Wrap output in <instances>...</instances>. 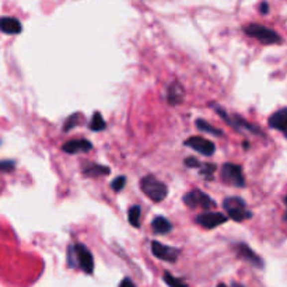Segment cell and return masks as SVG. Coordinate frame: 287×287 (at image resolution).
<instances>
[{
    "label": "cell",
    "mask_w": 287,
    "mask_h": 287,
    "mask_svg": "<svg viewBox=\"0 0 287 287\" xmlns=\"http://www.w3.org/2000/svg\"><path fill=\"white\" fill-rule=\"evenodd\" d=\"M140 189H142V192L146 196L149 197L150 200H153V202H156V203L163 202L167 197V195H168V188H167L166 184L159 181L157 178H154L151 175H147V177L142 178Z\"/></svg>",
    "instance_id": "6da1fadb"
},
{
    "label": "cell",
    "mask_w": 287,
    "mask_h": 287,
    "mask_svg": "<svg viewBox=\"0 0 287 287\" xmlns=\"http://www.w3.org/2000/svg\"><path fill=\"white\" fill-rule=\"evenodd\" d=\"M244 31L247 35L257 38L259 42H262L265 45H273V44L283 42L282 37L276 31H273L272 28H268L265 25H261V24H250L244 28Z\"/></svg>",
    "instance_id": "7a4b0ae2"
},
{
    "label": "cell",
    "mask_w": 287,
    "mask_h": 287,
    "mask_svg": "<svg viewBox=\"0 0 287 287\" xmlns=\"http://www.w3.org/2000/svg\"><path fill=\"white\" fill-rule=\"evenodd\" d=\"M223 207L227 212V214L235 221L241 223L245 219H250L251 212L247 209V203L242 197L230 196L224 199Z\"/></svg>",
    "instance_id": "3957f363"
},
{
    "label": "cell",
    "mask_w": 287,
    "mask_h": 287,
    "mask_svg": "<svg viewBox=\"0 0 287 287\" xmlns=\"http://www.w3.org/2000/svg\"><path fill=\"white\" fill-rule=\"evenodd\" d=\"M221 180L230 185L238 187V188L245 187V178L242 174V168L238 164L226 163L221 167Z\"/></svg>",
    "instance_id": "277c9868"
},
{
    "label": "cell",
    "mask_w": 287,
    "mask_h": 287,
    "mask_svg": "<svg viewBox=\"0 0 287 287\" xmlns=\"http://www.w3.org/2000/svg\"><path fill=\"white\" fill-rule=\"evenodd\" d=\"M76 255H77V265L84 273L90 275L94 271V258L90 250L83 244H76Z\"/></svg>",
    "instance_id": "5b68a950"
},
{
    "label": "cell",
    "mask_w": 287,
    "mask_h": 287,
    "mask_svg": "<svg viewBox=\"0 0 287 287\" xmlns=\"http://www.w3.org/2000/svg\"><path fill=\"white\" fill-rule=\"evenodd\" d=\"M185 146L187 147H191V149H193L197 153H200V154H203L206 157H210L214 154V150H216V146L213 142L210 140H207V139H204V137L200 136H192L189 137L185 140Z\"/></svg>",
    "instance_id": "8992f818"
},
{
    "label": "cell",
    "mask_w": 287,
    "mask_h": 287,
    "mask_svg": "<svg viewBox=\"0 0 287 287\" xmlns=\"http://www.w3.org/2000/svg\"><path fill=\"white\" fill-rule=\"evenodd\" d=\"M151 252L156 258L167 261V262H175L177 258H178V254H180V251L177 248L167 247V245H163V244H160L157 241L151 242Z\"/></svg>",
    "instance_id": "52a82bcc"
},
{
    "label": "cell",
    "mask_w": 287,
    "mask_h": 287,
    "mask_svg": "<svg viewBox=\"0 0 287 287\" xmlns=\"http://www.w3.org/2000/svg\"><path fill=\"white\" fill-rule=\"evenodd\" d=\"M227 221V216H224L223 213L217 212H207L202 213L196 217V223L200 224L204 228H214L219 227L221 224H224Z\"/></svg>",
    "instance_id": "ba28073f"
},
{
    "label": "cell",
    "mask_w": 287,
    "mask_h": 287,
    "mask_svg": "<svg viewBox=\"0 0 287 287\" xmlns=\"http://www.w3.org/2000/svg\"><path fill=\"white\" fill-rule=\"evenodd\" d=\"M235 252H237V255L241 258V259H244L245 262H248V264H251L252 266L258 268V269H262L265 266L262 258L257 255L247 244H238V245L235 247Z\"/></svg>",
    "instance_id": "9c48e42d"
},
{
    "label": "cell",
    "mask_w": 287,
    "mask_h": 287,
    "mask_svg": "<svg viewBox=\"0 0 287 287\" xmlns=\"http://www.w3.org/2000/svg\"><path fill=\"white\" fill-rule=\"evenodd\" d=\"M93 149V144L90 140L86 139H76V140H69L63 144L62 150L66 151L68 154H76V153H86Z\"/></svg>",
    "instance_id": "30bf717a"
},
{
    "label": "cell",
    "mask_w": 287,
    "mask_h": 287,
    "mask_svg": "<svg viewBox=\"0 0 287 287\" xmlns=\"http://www.w3.org/2000/svg\"><path fill=\"white\" fill-rule=\"evenodd\" d=\"M268 122H269L271 128L283 132V135L287 137V108H282L279 111L272 113Z\"/></svg>",
    "instance_id": "8fae6325"
},
{
    "label": "cell",
    "mask_w": 287,
    "mask_h": 287,
    "mask_svg": "<svg viewBox=\"0 0 287 287\" xmlns=\"http://www.w3.org/2000/svg\"><path fill=\"white\" fill-rule=\"evenodd\" d=\"M23 30L21 23L14 17H0V31L8 35H17Z\"/></svg>",
    "instance_id": "7c38bea8"
},
{
    "label": "cell",
    "mask_w": 287,
    "mask_h": 287,
    "mask_svg": "<svg viewBox=\"0 0 287 287\" xmlns=\"http://www.w3.org/2000/svg\"><path fill=\"white\" fill-rule=\"evenodd\" d=\"M185 97V91L182 89V86L178 82H174L173 84H170L168 91H167V101L170 105H178L184 101Z\"/></svg>",
    "instance_id": "4fadbf2b"
},
{
    "label": "cell",
    "mask_w": 287,
    "mask_h": 287,
    "mask_svg": "<svg viewBox=\"0 0 287 287\" xmlns=\"http://www.w3.org/2000/svg\"><path fill=\"white\" fill-rule=\"evenodd\" d=\"M151 230H153L156 234H168V233L173 230V224H171V221L166 219L164 216H157V217H154L153 221H151Z\"/></svg>",
    "instance_id": "5bb4252c"
},
{
    "label": "cell",
    "mask_w": 287,
    "mask_h": 287,
    "mask_svg": "<svg viewBox=\"0 0 287 287\" xmlns=\"http://www.w3.org/2000/svg\"><path fill=\"white\" fill-rule=\"evenodd\" d=\"M83 173L87 177L91 178H97V177H102V175H109L111 170L105 166H101V164H96V163H89V164H84Z\"/></svg>",
    "instance_id": "9a60e30c"
},
{
    "label": "cell",
    "mask_w": 287,
    "mask_h": 287,
    "mask_svg": "<svg viewBox=\"0 0 287 287\" xmlns=\"http://www.w3.org/2000/svg\"><path fill=\"white\" fill-rule=\"evenodd\" d=\"M196 128L200 132H207V133H212L214 136H223V132L220 129L214 128L213 125H209L207 122L203 119H196Z\"/></svg>",
    "instance_id": "2e32d148"
},
{
    "label": "cell",
    "mask_w": 287,
    "mask_h": 287,
    "mask_svg": "<svg viewBox=\"0 0 287 287\" xmlns=\"http://www.w3.org/2000/svg\"><path fill=\"white\" fill-rule=\"evenodd\" d=\"M196 193H197V206H200L203 210H209V209H212L213 206H214V202H213V199L209 195H206L204 192H200V191H197L196 189Z\"/></svg>",
    "instance_id": "e0dca14e"
},
{
    "label": "cell",
    "mask_w": 287,
    "mask_h": 287,
    "mask_svg": "<svg viewBox=\"0 0 287 287\" xmlns=\"http://www.w3.org/2000/svg\"><path fill=\"white\" fill-rule=\"evenodd\" d=\"M106 126L105 121H104V118H102V115L97 111V112H94L93 115V118H91L90 122V129L91 130H94V132H99V130H104Z\"/></svg>",
    "instance_id": "ac0fdd59"
},
{
    "label": "cell",
    "mask_w": 287,
    "mask_h": 287,
    "mask_svg": "<svg viewBox=\"0 0 287 287\" xmlns=\"http://www.w3.org/2000/svg\"><path fill=\"white\" fill-rule=\"evenodd\" d=\"M128 220L129 223H130V226L133 227L140 226V206L135 204V206H132V207L129 209Z\"/></svg>",
    "instance_id": "d6986e66"
},
{
    "label": "cell",
    "mask_w": 287,
    "mask_h": 287,
    "mask_svg": "<svg viewBox=\"0 0 287 287\" xmlns=\"http://www.w3.org/2000/svg\"><path fill=\"white\" fill-rule=\"evenodd\" d=\"M163 279H164V282H166L170 287H188V285H187L184 280L175 278V276H173L170 272H164Z\"/></svg>",
    "instance_id": "ffe728a7"
},
{
    "label": "cell",
    "mask_w": 287,
    "mask_h": 287,
    "mask_svg": "<svg viewBox=\"0 0 287 287\" xmlns=\"http://www.w3.org/2000/svg\"><path fill=\"white\" fill-rule=\"evenodd\" d=\"M216 171V166L214 164H202L199 168V175H202L204 180H213V173Z\"/></svg>",
    "instance_id": "44dd1931"
},
{
    "label": "cell",
    "mask_w": 287,
    "mask_h": 287,
    "mask_svg": "<svg viewBox=\"0 0 287 287\" xmlns=\"http://www.w3.org/2000/svg\"><path fill=\"white\" fill-rule=\"evenodd\" d=\"M184 203L189 206V207H197V193H196V189H193V191H191L188 193H185L184 195Z\"/></svg>",
    "instance_id": "7402d4cb"
},
{
    "label": "cell",
    "mask_w": 287,
    "mask_h": 287,
    "mask_svg": "<svg viewBox=\"0 0 287 287\" xmlns=\"http://www.w3.org/2000/svg\"><path fill=\"white\" fill-rule=\"evenodd\" d=\"M79 119H80V115L79 113H73V115H70L66 122H65V126H63V130L65 132H68L72 128H75L76 125H79Z\"/></svg>",
    "instance_id": "603a6c76"
},
{
    "label": "cell",
    "mask_w": 287,
    "mask_h": 287,
    "mask_svg": "<svg viewBox=\"0 0 287 287\" xmlns=\"http://www.w3.org/2000/svg\"><path fill=\"white\" fill-rule=\"evenodd\" d=\"M125 184H126V177L119 175V177H116V178L111 182V187H112L115 192H121L122 189L125 188Z\"/></svg>",
    "instance_id": "cb8c5ba5"
},
{
    "label": "cell",
    "mask_w": 287,
    "mask_h": 287,
    "mask_svg": "<svg viewBox=\"0 0 287 287\" xmlns=\"http://www.w3.org/2000/svg\"><path fill=\"white\" fill-rule=\"evenodd\" d=\"M68 264L70 268H76L77 266V255H76L75 245H70L68 250Z\"/></svg>",
    "instance_id": "d4e9b609"
},
{
    "label": "cell",
    "mask_w": 287,
    "mask_h": 287,
    "mask_svg": "<svg viewBox=\"0 0 287 287\" xmlns=\"http://www.w3.org/2000/svg\"><path fill=\"white\" fill-rule=\"evenodd\" d=\"M14 161H10V160L0 161V170L1 171H11V170H14Z\"/></svg>",
    "instance_id": "484cf974"
},
{
    "label": "cell",
    "mask_w": 287,
    "mask_h": 287,
    "mask_svg": "<svg viewBox=\"0 0 287 287\" xmlns=\"http://www.w3.org/2000/svg\"><path fill=\"white\" fill-rule=\"evenodd\" d=\"M185 166L189 167V168H200L202 164H200V161H197L196 159H193V157H188V159H185Z\"/></svg>",
    "instance_id": "4316f807"
},
{
    "label": "cell",
    "mask_w": 287,
    "mask_h": 287,
    "mask_svg": "<svg viewBox=\"0 0 287 287\" xmlns=\"http://www.w3.org/2000/svg\"><path fill=\"white\" fill-rule=\"evenodd\" d=\"M119 287H136V285L132 282V280L129 279V278H125V279L122 280L121 285H119Z\"/></svg>",
    "instance_id": "83f0119b"
},
{
    "label": "cell",
    "mask_w": 287,
    "mask_h": 287,
    "mask_svg": "<svg viewBox=\"0 0 287 287\" xmlns=\"http://www.w3.org/2000/svg\"><path fill=\"white\" fill-rule=\"evenodd\" d=\"M268 11H269V6H268V3H262V4H261V13H262V14H266Z\"/></svg>",
    "instance_id": "f1b7e54d"
},
{
    "label": "cell",
    "mask_w": 287,
    "mask_h": 287,
    "mask_svg": "<svg viewBox=\"0 0 287 287\" xmlns=\"http://www.w3.org/2000/svg\"><path fill=\"white\" fill-rule=\"evenodd\" d=\"M285 203H286V214H285V217H283V220H287V196L285 197Z\"/></svg>",
    "instance_id": "f546056e"
},
{
    "label": "cell",
    "mask_w": 287,
    "mask_h": 287,
    "mask_svg": "<svg viewBox=\"0 0 287 287\" xmlns=\"http://www.w3.org/2000/svg\"><path fill=\"white\" fill-rule=\"evenodd\" d=\"M231 287H244V286H241L240 283H233V285H231Z\"/></svg>",
    "instance_id": "4dcf8cb0"
},
{
    "label": "cell",
    "mask_w": 287,
    "mask_h": 287,
    "mask_svg": "<svg viewBox=\"0 0 287 287\" xmlns=\"http://www.w3.org/2000/svg\"><path fill=\"white\" fill-rule=\"evenodd\" d=\"M217 287H227V286H226V285H223V283H220V285Z\"/></svg>",
    "instance_id": "1f68e13d"
}]
</instances>
